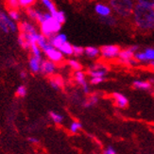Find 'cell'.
I'll return each mask as SVG.
<instances>
[{
    "mask_svg": "<svg viewBox=\"0 0 154 154\" xmlns=\"http://www.w3.org/2000/svg\"><path fill=\"white\" fill-rule=\"evenodd\" d=\"M133 21L139 29L144 30L154 29V8L137 3L132 12Z\"/></svg>",
    "mask_w": 154,
    "mask_h": 154,
    "instance_id": "6da1fadb",
    "label": "cell"
},
{
    "mask_svg": "<svg viewBox=\"0 0 154 154\" xmlns=\"http://www.w3.org/2000/svg\"><path fill=\"white\" fill-rule=\"evenodd\" d=\"M110 5L111 8L122 17L131 15L135 6L133 0H110Z\"/></svg>",
    "mask_w": 154,
    "mask_h": 154,
    "instance_id": "7a4b0ae2",
    "label": "cell"
},
{
    "mask_svg": "<svg viewBox=\"0 0 154 154\" xmlns=\"http://www.w3.org/2000/svg\"><path fill=\"white\" fill-rule=\"evenodd\" d=\"M40 25H41L42 34L48 39L52 37L53 35L57 34L62 29V24L58 22L57 20L52 16V14L48 18H46L45 21Z\"/></svg>",
    "mask_w": 154,
    "mask_h": 154,
    "instance_id": "3957f363",
    "label": "cell"
},
{
    "mask_svg": "<svg viewBox=\"0 0 154 154\" xmlns=\"http://www.w3.org/2000/svg\"><path fill=\"white\" fill-rule=\"evenodd\" d=\"M19 29V26L15 24V21L10 18L9 15H7L5 12L0 11V29L4 33L16 32Z\"/></svg>",
    "mask_w": 154,
    "mask_h": 154,
    "instance_id": "277c9868",
    "label": "cell"
},
{
    "mask_svg": "<svg viewBox=\"0 0 154 154\" xmlns=\"http://www.w3.org/2000/svg\"><path fill=\"white\" fill-rule=\"evenodd\" d=\"M49 41V40H48ZM42 51L45 52V54L46 55L49 60H51L52 62L54 63H60L63 61V54L60 51V49L54 48L50 42H48L46 44L44 48H42Z\"/></svg>",
    "mask_w": 154,
    "mask_h": 154,
    "instance_id": "5b68a950",
    "label": "cell"
},
{
    "mask_svg": "<svg viewBox=\"0 0 154 154\" xmlns=\"http://www.w3.org/2000/svg\"><path fill=\"white\" fill-rule=\"evenodd\" d=\"M120 51H121L120 50V48L116 45H106L101 46V48H100V53H101V55L106 59H112V58L118 57Z\"/></svg>",
    "mask_w": 154,
    "mask_h": 154,
    "instance_id": "8992f818",
    "label": "cell"
},
{
    "mask_svg": "<svg viewBox=\"0 0 154 154\" xmlns=\"http://www.w3.org/2000/svg\"><path fill=\"white\" fill-rule=\"evenodd\" d=\"M107 72H108V69H107L105 66H103L101 64H94V65L90 66V68L88 70V74L91 76V78L105 77Z\"/></svg>",
    "mask_w": 154,
    "mask_h": 154,
    "instance_id": "52a82bcc",
    "label": "cell"
},
{
    "mask_svg": "<svg viewBox=\"0 0 154 154\" xmlns=\"http://www.w3.org/2000/svg\"><path fill=\"white\" fill-rule=\"evenodd\" d=\"M55 69H56L55 63L52 62L51 60L48 59V60L42 61V63H41V71H40L42 74L50 76L55 72Z\"/></svg>",
    "mask_w": 154,
    "mask_h": 154,
    "instance_id": "ba28073f",
    "label": "cell"
},
{
    "mask_svg": "<svg viewBox=\"0 0 154 154\" xmlns=\"http://www.w3.org/2000/svg\"><path fill=\"white\" fill-rule=\"evenodd\" d=\"M138 50V46L137 45H133V46H131V48H127V49H124V50H121L119 53V59L121 60L123 63H127L131 60V58L134 57V53Z\"/></svg>",
    "mask_w": 154,
    "mask_h": 154,
    "instance_id": "9c48e42d",
    "label": "cell"
},
{
    "mask_svg": "<svg viewBox=\"0 0 154 154\" xmlns=\"http://www.w3.org/2000/svg\"><path fill=\"white\" fill-rule=\"evenodd\" d=\"M74 77H75V80L77 82V83L82 86V88L83 92H84L85 94H88V93H89V86H88V84H87L86 77H85V74H84V73H83L82 70L76 71Z\"/></svg>",
    "mask_w": 154,
    "mask_h": 154,
    "instance_id": "30bf717a",
    "label": "cell"
},
{
    "mask_svg": "<svg viewBox=\"0 0 154 154\" xmlns=\"http://www.w3.org/2000/svg\"><path fill=\"white\" fill-rule=\"evenodd\" d=\"M48 40L54 48H59L62 45H63L65 42H67V36L63 34V33H57V34L50 37Z\"/></svg>",
    "mask_w": 154,
    "mask_h": 154,
    "instance_id": "8fae6325",
    "label": "cell"
},
{
    "mask_svg": "<svg viewBox=\"0 0 154 154\" xmlns=\"http://www.w3.org/2000/svg\"><path fill=\"white\" fill-rule=\"evenodd\" d=\"M42 58H37L35 56H31V58L29 59V69L32 73H39L41 71V63H42Z\"/></svg>",
    "mask_w": 154,
    "mask_h": 154,
    "instance_id": "7c38bea8",
    "label": "cell"
},
{
    "mask_svg": "<svg viewBox=\"0 0 154 154\" xmlns=\"http://www.w3.org/2000/svg\"><path fill=\"white\" fill-rule=\"evenodd\" d=\"M112 97H113V100H115V102H116V105L118 107V108L124 109L128 106V103H129L128 98H127L124 95H122V94L113 93Z\"/></svg>",
    "mask_w": 154,
    "mask_h": 154,
    "instance_id": "4fadbf2b",
    "label": "cell"
},
{
    "mask_svg": "<svg viewBox=\"0 0 154 154\" xmlns=\"http://www.w3.org/2000/svg\"><path fill=\"white\" fill-rule=\"evenodd\" d=\"M95 11L100 17H106L111 15L112 10L109 6H107L105 4H97L95 7Z\"/></svg>",
    "mask_w": 154,
    "mask_h": 154,
    "instance_id": "5bb4252c",
    "label": "cell"
},
{
    "mask_svg": "<svg viewBox=\"0 0 154 154\" xmlns=\"http://www.w3.org/2000/svg\"><path fill=\"white\" fill-rule=\"evenodd\" d=\"M19 29H20V31L24 32V33H35V32H37L34 26L29 24V22H26V21L22 22L19 25Z\"/></svg>",
    "mask_w": 154,
    "mask_h": 154,
    "instance_id": "9a60e30c",
    "label": "cell"
},
{
    "mask_svg": "<svg viewBox=\"0 0 154 154\" xmlns=\"http://www.w3.org/2000/svg\"><path fill=\"white\" fill-rule=\"evenodd\" d=\"M49 82H50V85H51L52 88H54L56 90L63 87V79L62 77H60V76H53L49 79Z\"/></svg>",
    "mask_w": 154,
    "mask_h": 154,
    "instance_id": "2e32d148",
    "label": "cell"
},
{
    "mask_svg": "<svg viewBox=\"0 0 154 154\" xmlns=\"http://www.w3.org/2000/svg\"><path fill=\"white\" fill-rule=\"evenodd\" d=\"M60 49L63 55H67V56H70V55H74V49H73V45L71 44H69L68 42H65L63 45H62L60 48H58Z\"/></svg>",
    "mask_w": 154,
    "mask_h": 154,
    "instance_id": "e0dca14e",
    "label": "cell"
},
{
    "mask_svg": "<svg viewBox=\"0 0 154 154\" xmlns=\"http://www.w3.org/2000/svg\"><path fill=\"white\" fill-rule=\"evenodd\" d=\"M132 85L135 87L136 89L140 90H149L152 86V83L149 82H145V80H135L133 82Z\"/></svg>",
    "mask_w": 154,
    "mask_h": 154,
    "instance_id": "ac0fdd59",
    "label": "cell"
},
{
    "mask_svg": "<svg viewBox=\"0 0 154 154\" xmlns=\"http://www.w3.org/2000/svg\"><path fill=\"white\" fill-rule=\"evenodd\" d=\"M98 101V97L96 95H91L89 97H87L86 99L83 100L82 102V107L84 108H91V107L95 106Z\"/></svg>",
    "mask_w": 154,
    "mask_h": 154,
    "instance_id": "d6986e66",
    "label": "cell"
},
{
    "mask_svg": "<svg viewBox=\"0 0 154 154\" xmlns=\"http://www.w3.org/2000/svg\"><path fill=\"white\" fill-rule=\"evenodd\" d=\"M18 44L24 49H29L30 48V44L28 41V39L26 38V36L24 35V33H20V35L18 37Z\"/></svg>",
    "mask_w": 154,
    "mask_h": 154,
    "instance_id": "ffe728a7",
    "label": "cell"
},
{
    "mask_svg": "<svg viewBox=\"0 0 154 154\" xmlns=\"http://www.w3.org/2000/svg\"><path fill=\"white\" fill-rule=\"evenodd\" d=\"M99 52H100V49L95 48V46H87L85 48L84 54L89 58H95L99 54Z\"/></svg>",
    "mask_w": 154,
    "mask_h": 154,
    "instance_id": "44dd1931",
    "label": "cell"
},
{
    "mask_svg": "<svg viewBox=\"0 0 154 154\" xmlns=\"http://www.w3.org/2000/svg\"><path fill=\"white\" fill-rule=\"evenodd\" d=\"M40 1L42 2V4L45 6V8L48 9V11L51 13V14H53V13L57 11L54 3L52 2V0H40Z\"/></svg>",
    "mask_w": 154,
    "mask_h": 154,
    "instance_id": "7402d4cb",
    "label": "cell"
},
{
    "mask_svg": "<svg viewBox=\"0 0 154 154\" xmlns=\"http://www.w3.org/2000/svg\"><path fill=\"white\" fill-rule=\"evenodd\" d=\"M30 51H31V54L32 56H35L37 58H42V54H41V48L38 45L37 43H32L30 45Z\"/></svg>",
    "mask_w": 154,
    "mask_h": 154,
    "instance_id": "603a6c76",
    "label": "cell"
},
{
    "mask_svg": "<svg viewBox=\"0 0 154 154\" xmlns=\"http://www.w3.org/2000/svg\"><path fill=\"white\" fill-rule=\"evenodd\" d=\"M49 116L55 124H61L63 120V116L61 113L56 112H49Z\"/></svg>",
    "mask_w": 154,
    "mask_h": 154,
    "instance_id": "cb8c5ba5",
    "label": "cell"
},
{
    "mask_svg": "<svg viewBox=\"0 0 154 154\" xmlns=\"http://www.w3.org/2000/svg\"><path fill=\"white\" fill-rule=\"evenodd\" d=\"M52 16L54 17L58 22H60L62 25L65 22L66 20V17H65V14L63 11H56L54 13L52 14Z\"/></svg>",
    "mask_w": 154,
    "mask_h": 154,
    "instance_id": "d4e9b609",
    "label": "cell"
},
{
    "mask_svg": "<svg viewBox=\"0 0 154 154\" xmlns=\"http://www.w3.org/2000/svg\"><path fill=\"white\" fill-rule=\"evenodd\" d=\"M101 22L108 26H115L116 24V19L112 15H109L106 17H101Z\"/></svg>",
    "mask_w": 154,
    "mask_h": 154,
    "instance_id": "484cf974",
    "label": "cell"
},
{
    "mask_svg": "<svg viewBox=\"0 0 154 154\" xmlns=\"http://www.w3.org/2000/svg\"><path fill=\"white\" fill-rule=\"evenodd\" d=\"M82 128V125L80 122H78V121H74L72 122L70 127H69V131L72 132V133H77L79 132V131Z\"/></svg>",
    "mask_w": 154,
    "mask_h": 154,
    "instance_id": "4316f807",
    "label": "cell"
},
{
    "mask_svg": "<svg viewBox=\"0 0 154 154\" xmlns=\"http://www.w3.org/2000/svg\"><path fill=\"white\" fill-rule=\"evenodd\" d=\"M145 55L146 58V62H152L154 61V48H146V50H144Z\"/></svg>",
    "mask_w": 154,
    "mask_h": 154,
    "instance_id": "83f0119b",
    "label": "cell"
},
{
    "mask_svg": "<svg viewBox=\"0 0 154 154\" xmlns=\"http://www.w3.org/2000/svg\"><path fill=\"white\" fill-rule=\"evenodd\" d=\"M68 64L70 65V67L72 69H74L75 71L82 70V64H80L78 61H76V60H69V61H68Z\"/></svg>",
    "mask_w": 154,
    "mask_h": 154,
    "instance_id": "f1b7e54d",
    "label": "cell"
},
{
    "mask_svg": "<svg viewBox=\"0 0 154 154\" xmlns=\"http://www.w3.org/2000/svg\"><path fill=\"white\" fill-rule=\"evenodd\" d=\"M26 93H28V91H26V87L24 85H20L16 89L15 94H16V96L19 97H25L26 96Z\"/></svg>",
    "mask_w": 154,
    "mask_h": 154,
    "instance_id": "f546056e",
    "label": "cell"
},
{
    "mask_svg": "<svg viewBox=\"0 0 154 154\" xmlns=\"http://www.w3.org/2000/svg\"><path fill=\"white\" fill-rule=\"evenodd\" d=\"M35 1L36 0H18L19 6L23 7V8H29V7H31L35 3Z\"/></svg>",
    "mask_w": 154,
    "mask_h": 154,
    "instance_id": "4dcf8cb0",
    "label": "cell"
},
{
    "mask_svg": "<svg viewBox=\"0 0 154 154\" xmlns=\"http://www.w3.org/2000/svg\"><path fill=\"white\" fill-rule=\"evenodd\" d=\"M73 49H74V55L76 56H82L85 53V48H83L82 46L73 45Z\"/></svg>",
    "mask_w": 154,
    "mask_h": 154,
    "instance_id": "1f68e13d",
    "label": "cell"
},
{
    "mask_svg": "<svg viewBox=\"0 0 154 154\" xmlns=\"http://www.w3.org/2000/svg\"><path fill=\"white\" fill-rule=\"evenodd\" d=\"M11 19H12L13 21H18V20L20 19V14H19V12L16 11V10H11L9 11V14Z\"/></svg>",
    "mask_w": 154,
    "mask_h": 154,
    "instance_id": "d6a6232c",
    "label": "cell"
},
{
    "mask_svg": "<svg viewBox=\"0 0 154 154\" xmlns=\"http://www.w3.org/2000/svg\"><path fill=\"white\" fill-rule=\"evenodd\" d=\"M103 80H104V77H93V78H91L90 82L93 85H97L100 82H102Z\"/></svg>",
    "mask_w": 154,
    "mask_h": 154,
    "instance_id": "836d02e7",
    "label": "cell"
},
{
    "mask_svg": "<svg viewBox=\"0 0 154 154\" xmlns=\"http://www.w3.org/2000/svg\"><path fill=\"white\" fill-rule=\"evenodd\" d=\"M137 2L140 4L151 7V8H154V0H137Z\"/></svg>",
    "mask_w": 154,
    "mask_h": 154,
    "instance_id": "e575fe53",
    "label": "cell"
},
{
    "mask_svg": "<svg viewBox=\"0 0 154 154\" xmlns=\"http://www.w3.org/2000/svg\"><path fill=\"white\" fill-rule=\"evenodd\" d=\"M103 153H105V154H116V150L113 149V148H112V146H108V148H107L104 150Z\"/></svg>",
    "mask_w": 154,
    "mask_h": 154,
    "instance_id": "d590c367",
    "label": "cell"
},
{
    "mask_svg": "<svg viewBox=\"0 0 154 154\" xmlns=\"http://www.w3.org/2000/svg\"><path fill=\"white\" fill-rule=\"evenodd\" d=\"M28 141L31 144H38L39 143V140L36 137H29Z\"/></svg>",
    "mask_w": 154,
    "mask_h": 154,
    "instance_id": "8d00e7d4",
    "label": "cell"
},
{
    "mask_svg": "<svg viewBox=\"0 0 154 154\" xmlns=\"http://www.w3.org/2000/svg\"><path fill=\"white\" fill-rule=\"evenodd\" d=\"M20 77H21L22 79H26V71H22L21 73H20Z\"/></svg>",
    "mask_w": 154,
    "mask_h": 154,
    "instance_id": "74e56055",
    "label": "cell"
},
{
    "mask_svg": "<svg viewBox=\"0 0 154 154\" xmlns=\"http://www.w3.org/2000/svg\"><path fill=\"white\" fill-rule=\"evenodd\" d=\"M150 65L152 66V68L154 69V61H152V62H150Z\"/></svg>",
    "mask_w": 154,
    "mask_h": 154,
    "instance_id": "f35d334b",
    "label": "cell"
}]
</instances>
